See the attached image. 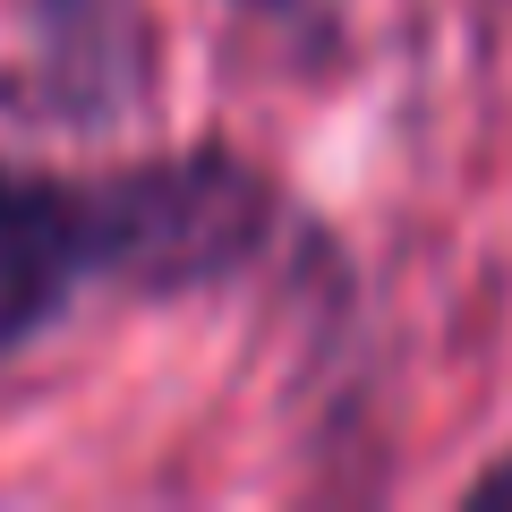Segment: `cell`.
Returning a JSON list of instances; mask_svg holds the SVG:
<instances>
[{"label": "cell", "mask_w": 512, "mask_h": 512, "mask_svg": "<svg viewBox=\"0 0 512 512\" xmlns=\"http://www.w3.org/2000/svg\"><path fill=\"white\" fill-rule=\"evenodd\" d=\"M478 504H512V461H504L495 478H478Z\"/></svg>", "instance_id": "2"}, {"label": "cell", "mask_w": 512, "mask_h": 512, "mask_svg": "<svg viewBox=\"0 0 512 512\" xmlns=\"http://www.w3.org/2000/svg\"><path fill=\"white\" fill-rule=\"evenodd\" d=\"M265 231V180L231 154L128 171L111 188H69L43 171H0V359L26 350L77 282L120 274L146 291L214 282Z\"/></svg>", "instance_id": "1"}]
</instances>
